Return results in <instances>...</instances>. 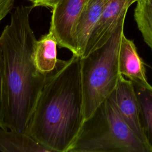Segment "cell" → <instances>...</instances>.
Instances as JSON below:
<instances>
[{"label":"cell","instance_id":"13","mask_svg":"<svg viewBox=\"0 0 152 152\" xmlns=\"http://www.w3.org/2000/svg\"><path fill=\"white\" fill-rule=\"evenodd\" d=\"M134 18L144 42L152 51V11L140 2H137Z\"/></svg>","mask_w":152,"mask_h":152},{"label":"cell","instance_id":"17","mask_svg":"<svg viewBox=\"0 0 152 152\" xmlns=\"http://www.w3.org/2000/svg\"><path fill=\"white\" fill-rule=\"evenodd\" d=\"M138 1L152 11V0H138Z\"/></svg>","mask_w":152,"mask_h":152},{"label":"cell","instance_id":"11","mask_svg":"<svg viewBox=\"0 0 152 152\" xmlns=\"http://www.w3.org/2000/svg\"><path fill=\"white\" fill-rule=\"evenodd\" d=\"M0 151L53 152L26 132L0 128Z\"/></svg>","mask_w":152,"mask_h":152},{"label":"cell","instance_id":"14","mask_svg":"<svg viewBox=\"0 0 152 152\" xmlns=\"http://www.w3.org/2000/svg\"><path fill=\"white\" fill-rule=\"evenodd\" d=\"M7 83L2 51L0 45V128H5L4 121L7 111Z\"/></svg>","mask_w":152,"mask_h":152},{"label":"cell","instance_id":"5","mask_svg":"<svg viewBox=\"0 0 152 152\" xmlns=\"http://www.w3.org/2000/svg\"><path fill=\"white\" fill-rule=\"evenodd\" d=\"M89 0H59L52 8L50 28L61 48L78 55L74 28L79 15Z\"/></svg>","mask_w":152,"mask_h":152},{"label":"cell","instance_id":"12","mask_svg":"<svg viewBox=\"0 0 152 152\" xmlns=\"http://www.w3.org/2000/svg\"><path fill=\"white\" fill-rule=\"evenodd\" d=\"M147 143L152 152V86H134Z\"/></svg>","mask_w":152,"mask_h":152},{"label":"cell","instance_id":"8","mask_svg":"<svg viewBox=\"0 0 152 152\" xmlns=\"http://www.w3.org/2000/svg\"><path fill=\"white\" fill-rule=\"evenodd\" d=\"M118 66L120 74L128 78L136 87L150 85L145 75L144 62L139 56L132 40L123 34L118 54Z\"/></svg>","mask_w":152,"mask_h":152},{"label":"cell","instance_id":"2","mask_svg":"<svg viewBox=\"0 0 152 152\" xmlns=\"http://www.w3.org/2000/svg\"><path fill=\"white\" fill-rule=\"evenodd\" d=\"M35 7H17L0 36L7 83L5 128L26 132L47 75L37 69L33 59L36 38L30 24Z\"/></svg>","mask_w":152,"mask_h":152},{"label":"cell","instance_id":"4","mask_svg":"<svg viewBox=\"0 0 152 152\" xmlns=\"http://www.w3.org/2000/svg\"><path fill=\"white\" fill-rule=\"evenodd\" d=\"M121 22L108 40L87 56L80 58L84 114L88 119L116 87L120 73L118 54L124 32Z\"/></svg>","mask_w":152,"mask_h":152},{"label":"cell","instance_id":"7","mask_svg":"<svg viewBox=\"0 0 152 152\" xmlns=\"http://www.w3.org/2000/svg\"><path fill=\"white\" fill-rule=\"evenodd\" d=\"M108 97L133 133L148 147L141 124L138 101L133 83L121 74L116 88Z\"/></svg>","mask_w":152,"mask_h":152},{"label":"cell","instance_id":"16","mask_svg":"<svg viewBox=\"0 0 152 152\" xmlns=\"http://www.w3.org/2000/svg\"><path fill=\"white\" fill-rule=\"evenodd\" d=\"M59 0H36L33 5L36 7H45L53 8Z\"/></svg>","mask_w":152,"mask_h":152},{"label":"cell","instance_id":"6","mask_svg":"<svg viewBox=\"0 0 152 152\" xmlns=\"http://www.w3.org/2000/svg\"><path fill=\"white\" fill-rule=\"evenodd\" d=\"M138 0H107L102 13L91 31L87 42L84 57L104 45L118 25L125 21L129 7Z\"/></svg>","mask_w":152,"mask_h":152},{"label":"cell","instance_id":"1","mask_svg":"<svg viewBox=\"0 0 152 152\" xmlns=\"http://www.w3.org/2000/svg\"><path fill=\"white\" fill-rule=\"evenodd\" d=\"M84 121L80 57L72 54L47 75L26 132L53 152H69Z\"/></svg>","mask_w":152,"mask_h":152},{"label":"cell","instance_id":"10","mask_svg":"<svg viewBox=\"0 0 152 152\" xmlns=\"http://www.w3.org/2000/svg\"><path fill=\"white\" fill-rule=\"evenodd\" d=\"M58 45L57 40L50 30L36 40L33 59L37 69L42 74L48 75L56 69L60 61L57 58Z\"/></svg>","mask_w":152,"mask_h":152},{"label":"cell","instance_id":"9","mask_svg":"<svg viewBox=\"0 0 152 152\" xmlns=\"http://www.w3.org/2000/svg\"><path fill=\"white\" fill-rule=\"evenodd\" d=\"M107 0H89L84 6L74 28V39L78 56L84 52L88 37L97 23Z\"/></svg>","mask_w":152,"mask_h":152},{"label":"cell","instance_id":"3","mask_svg":"<svg viewBox=\"0 0 152 152\" xmlns=\"http://www.w3.org/2000/svg\"><path fill=\"white\" fill-rule=\"evenodd\" d=\"M69 152H151L107 97L83 124Z\"/></svg>","mask_w":152,"mask_h":152},{"label":"cell","instance_id":"18","mask_svg":"<svg viewBox=\"0 0 152 152\" xmlns=\"http://www.w3.org/2000/svg\"><path fill=\"white\" fill-rule=\"evenodd\" d=\"M28 1H30L31 2H32V4H33L35 1H36V0H28Z\"/></svg>","mask_w":152,"mask_h":152},{"label":"cell","instance_id":"15","mask_svg":"<svg viewBox=\"0 0 152 152\" xmlns=\"http://www.w3.org/2000/svg\"><path fill=\"white\" fill-rule=\"evenodd\" d=\"M15 0H0V22L11 11Z\"/></svg>","mask_w":152,"mask_h":152}]
</instances>
